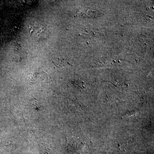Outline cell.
Listing matches in <instances>:
<instances>
[{
  "label": "cell",
  "instance_id": "obj_1",
  "mask_svg": "<svg viewBox=\"0 0 154 154\" xmlns=\"http://www.w3.org/2000/svg\"><path fill=\"white\" fill-rule=\"evenodd\" d=\"M30 32L32 35L37 38H44L46 36V28L40 24H35L31 25L30 27Z\"/></svg>",
  "mask_w": 154,
  "mask_h": 154
}]
</instances>
